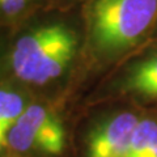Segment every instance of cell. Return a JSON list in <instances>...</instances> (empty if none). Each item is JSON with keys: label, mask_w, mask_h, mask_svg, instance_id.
<instances>
[{"label": "cell", "mask_w": 157, "mask_h": 157, "mask_svg": "<svg viewBox=\"0 0 157 157\" xmlns=\"http://www.w3.org/2000/svg\"><path fill=\"white\" fill-rule=\"evenodd\" d=\"M132 90L144 97H157V55L137 66L127 80Z\"/></svg>", "instance_id": "obj_6"}, {"label": "cell", "mask_w": 157, "mask_h": 157, "mask_svg": "<svg viewBox=\"0 0 157 157\" xmlns=\"http://www.w3.org/2000/svg\"><path fill=\"white\" fill-rule=\"evenodd\" d=\"M20 119L28 123L38 137L39 149L58 155L64 147V131L54 114L39 105H30L24 110Z\"/></svg>", "instance_id": "obj_4"}, {"label": "cell", "mask_w": 157, "mask_h": 157, "mask_svg": "<svg viewBox=\"0 0 157 157\" xmlns=\"http://www.w3.org/2000/svg\"><path fill=\"white\" fill-rule=\"evenodd\" d=\"M157 18V0H96L90 37L96 50L115 55L135 46Z\"/></svg>", "instance_id": "obj_2"}, {"label": "cell", "mask_w": 157, "mask_h": 157, "mask_svg": "<svg viewBox=\"0 0 157 157\" xmlns=\"http://www.w3.org/2000/svg\"><path fill=\"white\" fill-rule=\"evenodd\" d=\"M139 121L134 113L124 111L104 122L92 132L88 157H127Z\"/></svg>", "instance_id": "obj_3"}, {"label": "cell", "mask_w": 157, "mask_h": 157, "mask_svg": "<svg viewBox=\"0 0 157 157\" xmlns=\"http://www.w3.org/2000/svg\"><path fill=\"white\" fill-rule=\"evenodd\" d=\"M28 0H0V9L9 16H16L26 8Z\"/></svg>", "instance_id": "obj_8"}, {"label": "cell", "mask_w": 157, "mask_h": 157, "mask_svg": "<svg viewBox=\"0 0 157 157\" xmlns=\"http://www.w3.org/2000/svg\"><path fill=\"white\" fill-rule=\"evenodd\" d=\"M28 2H32V0H28Z\"/></svg>", "instance_id": "obj_10"}, {"label": "cell", "mask_w": 157, "mask_h": 157, "mask_svg": "<svg viewBox=\"0 0 157 157\" xmlns=\"http://www.w3.org/2000/svg\"><path fill=\"white\" fill-rule=\"evenodd\" d=\"M76 36L64 24H48L26 33L11 54L13 72L32 84H46L62 75L73 59Z\"/></svg>", "instance_id": "obj_1"}, {"label": "cell", "mask_w": 157, "mask_h": 157, "mask_svg": "<svg viewBox=\"0 0 157 157\" xmlns=\"http://www.w3.org/2000/svg\"><path fill=\"white\" fill-rule=\"evenodd\" d=\"M152 157H157V148H156V151H155V153H153V156Z\"/></svg>", "instance_id": "obj_9"}, {"label": "cell", "mask_w": 157, "mask_h": 157, "mask_svg": "<svg viewBox=\"0 0 157 157\" xmlns=\"http://www.w3.org/2000/svg\"><path fill=\"white\" fill-rule=\"evenodd\" d=\"M157 148V122L141 119L137 123L127 157H152Z\"/></svg>", "instance_id": "obj_7"}, {"label": "cell", "mask_w": 157, "mask_h": 157, "mask_svg": "<svg viewBox=\"0 0 157 157\" xmlns=\"http://www.w3.org/2000/svg\"><path fill=\"white\" fill-rule=\"evenodd\" d=\"M25 110L21 96L16 92L0 89V153L7 147L8 134Z\"/></svg>", "instance_id": "obj_5"}]
</instances>
